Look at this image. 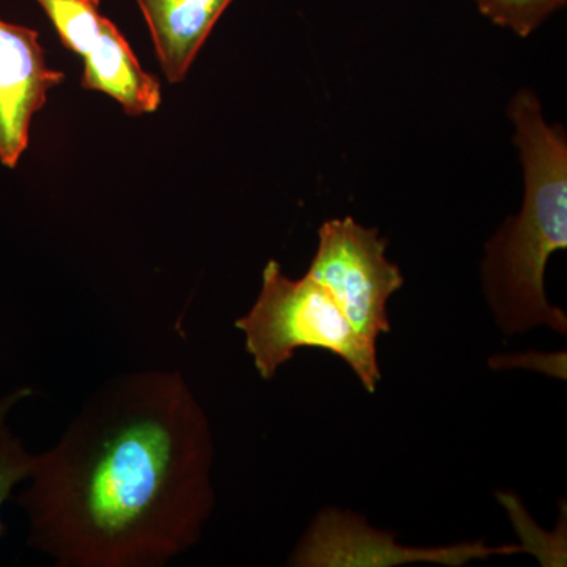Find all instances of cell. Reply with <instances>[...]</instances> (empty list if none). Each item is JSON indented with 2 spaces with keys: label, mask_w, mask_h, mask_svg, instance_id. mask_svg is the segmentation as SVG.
<instances>
[{
  "label": "cell",
  "mask_w": 567,
  "mask_h": 567,
  "mask_svg": "<svg viewBox=\"0 0 567 567\" xmlns=\"http://www.w3.org/2000/svg\"><path fill=\"white\" fill-rule=\"evenodd\" d=\"M82 59V87L111 96L132 117L158 111L162 85L142 69L132 47L114 22L110 21L99 44Z\"/></svg>",
  "instance_id": "obj_8"
},
{
  "label": "cell",
  "mask_w": 567,
  "mask_h": 567,
  "mask_svg": "<svg viewBox=\"0 0 567 567\" xmlns=\"http://www.w3.org/2000/svg\"><path fill=\"white\" fill-rule=\"evenodd\" d=\"M235 328L245 334L246 352L264 380L274 379L300 349L338 354L369 393L382 377L377 344L358 333L333 293L311 276L290 279L276 260L265 265L259 297Z\"/></svg>",
  "instance_id": "obj_3"
},
{
  "label": "cell",
  "mask_w": 567,
  "mask_h": 567,
  "mask_svg": "<svg viewBox=\"0 0 567 567\" xmlns=\"http://www.w3.org/2000/svg\"><path fill=\"white\" fill-rule=\"evenodd\" d=\"M524 547H487L483 543L453 547L410 548L399 546L390 533L377 532L363 518L341 511H323L317 516L290 566L305 567H390L410 563L464 566L476 558L516 554Z\"/></svg>",
  "instance_id": "obj_5"
},
{
  "label": "cell",
  "mask_w": 567,
  "mask_h": 567,
  "mask_svg": "<svg viewBox=\"0 0 567 567\" xmlns=\"http://www.w3.org/2000/svg\"><path fill=\"white\" fill-rule=\"evenodd\" d=\"M207 413L178 371L126 372L82 404L18 496L29 546L59 567H159L215 506Z\"/></svg>",
  "instance_id": "obj_1"
},
{
  "label": "cell",
  "mask_w": 567,
  "mask_h": 567,
  "mask_svg": "<svg viewBox=\"0 0 567 567\" xmlns=\"http://www.w3.org/2000/svg\"><path fill=\"white\" fill-rule=\"evenodd\" d=\"M63 81L48 66L39 32L0 20V163L17 167L29 145L33 115Z\"/></svg>",
  "instance_id": "obj_6"
},
{
  "label": "cell",
  "mask_w": 567,
  "mask_h": 567,
  "mask_svg": "<svg viewBox=\"0 0 567 567\" xmlns=\"http://www.w3.org/2000/svg\"><path fill=\"white\" fill-rule=\"evenodd\" d=\"M32 394V388L21 386L0 398V537L7 533L2 518L3 503L10 498L18 484L31 480L39 461V456L25 450L7 423L11 410Z\"/></svg>",
  "instance_id": "obj_9"
},
{
  "label": "cell",
  "mask_w": 567,
  "mask_h": 567,
  "mask_svg": "<svg viewBox=\"0 0 567 567\" xmlns=\"http://www.w3.org/2000/svg\"><path fill=\"white\" fill-rule=\"evenodd\" d=\"M509 118L524 169V203L486 246L484 290L506 334L537 324L566 334L565 312L548 303L546 293L548 259L567 248L566 132L547 122L528 89L511 100Z\"/></svg>",
  "instance_id": "obj_2"
},
{
  "label": "cell",
  "mask_w": 567,
  "mask_h": 567,
  "mask_svg": "<svg viewBox=\"0 0 567 567\" xmlns=\"http://www.w3.org/2000/svg\"><path fill=\"white\" fill-rule=\"evenodd\" d=\"M386 240L353 218L330 219L319 229V246L308 276L327 287L358 333L377 344L390 333L388 300L404 286L398 265L388 260Z\"/></svg>",
  "instance_id": "obj_4"
},
{
  "label": "cell",
  "mask_w": 567,
  "mask_h": 567,
  "mask_svg": "<svg viewBox=\"0 0 567 567\" xmlns=\"http://www.w3.org/2000/svg\"><path fill=\"white\" fill-rule=\"evenodd\" d=\"M483 17L499 28L532 35L540 25L566 6L567 0H475Z\"/></svg>",
  "instance_id": "obj_10"
},
{
  "label": "cell",
  "mask_w": 567,
  "mask_h": 567,
  "mask_svg": "<svg viewBox=\"0 0 567 567\" xmlns=\"http://www.w3.org/2000/svg\"><path fill=\"white\" fill-rule=\"evenodd\" d=\"M234 0H136L167 81L182 82Z\"/></svg>",
  "instance_id": "obj_7"
}]
</instances>
